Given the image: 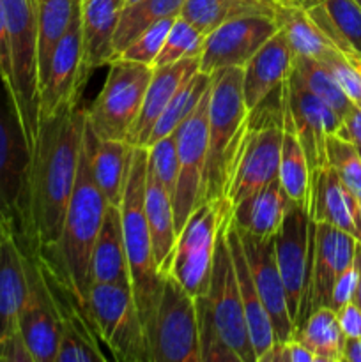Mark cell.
Listing matches in <instances>:
<instances>
[{"mask_svg":"<svg viewBox=\"0 0 361 362\" xmlns=\"http://www.w3.org/2000/svg\"><path fill=\"white\" fill-rule=\"evenodd\" d=\"M336 318L345 338H361V308L354 300L338 308Z\"/></svg>","mask_w":361,"mask_h":362,"instance_id":"cell-47","label":"cell"},{"mask_svg":"<svg viewBox=\"0 0 361 362\" xmlns=\"http://www.w3.org/2000/svg\"><path fill=\"white\" fill-rule=\"evenodd\" d=\"M289 205L276 177L268 186L260 187L257 193L237 204L232 211V219L241 232L269 239L278 233Z\"/></svg>","mask_w":361,"mask_h":362,"instance_id":"cell-30","label":"cell"},{"mask_svg":"<svg viewBox=\"0 0 361 362\" xmlns=\"http://www.w3.org/2000/svg\"><path fill=\"white\" fill-rule=\"evenodd\" d=\"M145 218L151 233L156 267L159 274L166 276L177 239L173 204L168 191L151 173H147L145 179Z\"/></svg>","mask_w":361,"mask_h":362,"instance_id":"cell-31","label":"cell"},{"mask_svg":"<svg viewBox=\"0 0 361 362\" xmlns=\"http://www.w3.org/2000/svg\"><path fill=\"white\" fill-rule=\"evenodd\" d=\"M81 0L76 16L62 35L50 60L48 73L39 88V119L80 105L87 76L81 64Z\"/></svg>","mask_w":361,"mask_h":362,"instance_id":"cell-17","label":"cell"},{"mask_svg":"<svg viewBox=\"0 0 361 362\" xmlns=\"http://www.w3.org/2000/svg\"><path fill=\"white\" fill-rule=\"evenodd\" d=\"M294 339L310 350L315 362H342L345 336L338 325L336 311L331 308L322 306L311 311L294 332Z\"/></svg>","mask_w":361,"mask_h":362,"instance_id":"cell-35","label":"cell"},{"mask_svg":"<svg viewBox=\"0 0 361 362\" xmlns=\"http://www.w3.org/2000/svg\"><path fill=\"white\" fill-rule=\"evenodd\" d=\"M342 362H361V338H345Z\"/></svg>","mask_w":361,"mask_h":362,"instance_id":"cell-50","label":"cell"},{"mask_svg":"<svg viewBox=\"0 0 361 362\" xmlns=\"http://www.w3.org/2000/svg\"><path fill=\"white\" fill-rule=\"evenodd\" d=\"M361 276V244L357 246L356 257L350 262L349 267L342 272V274L336 278L335 285L331 290V299H329V308L331 310H338L343 304L350 303L354 299V293H356L357 283H360Z\"/></svg>","mask_w":361,"mask_h":362,"instance_id":"cell-44","label":"cell"},{"mask_svg":"<svg viewBox=\"0 0 361 362\" xmlns=\"http://www.w3.org/2000/svg\"><path fill=\"white\" fill-rule=\"evenodd\" d=\"M87 310L99 341L117 362H151L149 341L130 283H92Z\"/></svg>","mask_w":361,"mask_h":362,"instance_id":"cell-7","label":"cell"},{"mask_svg":"<svg viewBox=\"0 0 361 362\" xmlns=\"http://www.w3.org/2000/svg\"><path fill=\"white\" fill-rule=\"evenodd\" d=\"M246 127L248 108L243 95V67L216 71L212 73L209 101V144L202 202L225 197L234 159Z\"/></svg>","mask_w":361,"mask_h":362,"instance_id":"cell-4","label":"cell"},{"mask_svg":"<svg viewBox=\"0 0 361 362\" xmlns=\"http://www.w3.org/2000/svg\"><path fill=\"white\" fill-rule=\"evenodd\" d=\"M304 9L350 62L360 59L361 9L356 0H315Z\"/></svg>","mask_w":361,"mask_h":362,"instance_id":"cell-29","label":"cell"},{"mask_svg":"<svg viewBox=\"0 0 361 362\" xmlns=\"http://www.w3.org/2000/svg\"><path fill=\"white\" fill-rule=\"evenodd\" d=\"M30 145L0 81V226L20 237L25 223Z\"/></svg>","mask_w":361,"mask_h":362,"instance_id":"cell-11","label":"cell"},{"mask_svg":"<svg viewBox=\"0 0 361 362\" xmlns=\"http://www.w3.org/2000/svg\"><path fill=\"white\" fill-rule=\"evenodd\" d=\"M360 207H361V198H360Z\"/></svg>","mask_w":361,"mask_h":362,"instance_id":"cell-58","label":"cell"},{"mask_svg":"<svg viewBox=\"0 0 361 362\" xmlns=\"http://www.w3.org/2000/svg\"><path fill=\"white\" fill-rule=\"evenodd\" d=\"M147 341L151 362H200L197 300L170 274L163 281Z\"/></svg>","mask_w":361,"mask_h":362,"instance_id":"cell-9","label":"cell"},{"mask_svg":"<svg viewBox=\"0 0 361 362\" xmlns=\"http://www.w3.org/2000/svg\"><path fill=\"white\" fill-rule=\"evenodd\" d=\"M232 211L227 197L202 202L177 233L166 274L172 276L190 296L200 297L207 293L216 243Z\"/></svg>","mask_w":361,"mask_h":362,"instance_id":"cell-6","label":"cell"},{"mask_svg":"<svg viewBox=\"0 0 361 362\" xmlns=\"http://www.w3.org/2000/svg\"><path fill=\"white\" fill-rule=\"evenodd\" d=\"M353 300L361 308V276H360V283H357V288H356V293H354Z\"/></svg>","mask_w":361,"mask_h":362,"instance_id":"cell-51","label":"cell"},{"mask_svg":"<svg viewBox=\"0 0 361 362\" xmlns=\"http://www.w3.org/2000/svg\"><path fill=\"white\" fill-rule=\"evenodd\" d=\"M260 2H268V4H296V0H260Z\"/></svg>","mask_w":361,"mask_h":362,"instance_id":"cell-52","label":"cell"},{"mask_svg":"<svg viewBox=\"0 0 361 362\" xmlns=\"http://www.w3.org/2000/svg\"><path fill=\"white\" fill-rule=\"evenodd\" d=\"M273 18L285 34L294 55L322 60L333 49H338L299 4H276Z\"/></svg>","mask_w":361,"mask_h":362,"instance_id":"cell-32","label":"cell"},{"mask_svg":"<svg viewBox=\"0 0 361 362\" xmlns=\"http://www.w3.org/2000/svg\"><path fill=\"white\" fill-rule=\"evenodd\" d=\"M145 179H147V147H134L130 175L120 202V219H122L131 292H133L138 317L147 334L161 297L165 276L159 274L152 255L151 233L145 218Z\"/></svg>","mask_w":361,"mask_h":362,"instance_id":"cell-3","label":"cell"},{"mask_svg":"<svg viewBox=\"0 0 361 362\" xmlns=\"http://www.w3.org/2000/svg\"><path fill=\"white\" fill-rule=\"evenodd\" d=\"M294 52L278 28L243 67V95L248 112H253L269 94L282 87L292 69Z\"/></svg>","mask_w":361,"mask_h":362,"instance_id":"cell-22","label":"cell"},{"mask_svg":"<svg viewBox=\"0 0 361 362\" xmlns=\"http://www.w3.org/2000/svg\"><path fill=\"white\" fill-rule=\"evenodd\" d=\"M80 9V0H38V73L39 88L50 60Z\"/></svg>","mask_w":361,"mask_h":362,"instance_id":"cell-36","label":"cell"},{"mask_svg":"<svg viewBox=\"0 0 361 362\" xmlns=\"http://www.w3.org/2000/svg\"><path fill=\"white\" fill-rule=\"evenodd\" d=\"M106 205L108 202L103 197L92 175L88 144L84 134L76 182L67 205L62 232L55 244L38 251L55 278L73 293L74 299L85 310H87L88 288H91L88 269H91L92 247L101 228Z\"/></svg>","mask_w":361,"mask_h":362,"instance_id":"cell-2","label":"cell"},{"mask_svg":"<svg viewBox=\"0 0 361 362\" xmlns=\"http://www.w3.org/2000/svg\"><path fill=\"white\" fill-rule=\"evenodd\" d=\"M314 228L308 209L289 205L282 226L275 235V253L285 288L287 306L294 324V332L308 318L310 300L311 257H314Z\"/></svg>","mask_w":361,"mask_h":362,"instance_id":"cell-10","label":"cell"},{"mask_svg":"<svg viewBox=\"0 0 361 362\" xmlns=\"http://www.w3.org/2000/svg\"><path fill=\"white\" fill-rule=\"evenodd\" d=\"M258 362H315L310 350L304 349L297 339L275 341L271 349L260 357Z\"/></svg>","mask_w":361,"mask_h":362,"instance_id":"cell-45","label":"cell"},{"mask_svg":"<svg viewBox=\"0 0 361 362\" xmlns=\"http://www.w3.org/2000/svg\"><path fill=\"white\" fill-rule=\"evenodd\" d=\"M314 223L336 226L361 244L360 198L340 180L329 165L311 172V194L308 207Z\"/></svg>","mask_w":361,"mask_h":362,"instance_id":"cell-21","label":"cell"},{"mask_svg":"<svg viewBox=\"0 0 361 362\" xmlns=\"http://www.w3.org/2000/svg\"><path fill=\"white\" fill-rule=\"evenodd\" d=\"M2 230H4V228H2V226H0V233H2Z\"/></svg>","mask_w":361,"mask_h":362,"instance_id":"cell-57","label":"cell"},{"mask_svg":"<svg viewBox=\"0 0 361 362\" xmlns=\"http://www.w3.org/2000/svg\"><path fill=\"white\" fill-rule=\"evenodd\" d=\"M87 115L80 105L39 119L30 148L23 232L16 237L38 250L57 243L76 182Z\"/></svg>","mask_w":361,"mask_h":362,"instance_id":"cell-1","label":"cell"},{"mask_svg":"<svg viewBox=\"0 0 361 362\" xmlns=\"http://www.w3.org/2000/svg\"><path fill=\"white\" fill-rule=\"evenodd\" d=\"M292 71L311 94H315L326 105L331 106L342 119L353 108V101L347 98L345 92L340 88L333 74L322 62L310 59V57L294 55Z\"/></svg>","mask_w":361,"mask_h":362,"instance_id":"cell-39","label":"cell"},{"mask_svg":"<svg viewBox=\"0 0 361 362\" xmlns=\"http://www.w3.org/2000/svg\"><path fill=\"white\" fill-rule=\"evenodd\" d=\"M283 122L262 124L248 119L246 133L237 148L225 197L236 207L278 177Z\"/></svg>","mask_w":361,"mask_h":362,"instance_id":"cell-15","label":"cell"},{"mask_svg":"<svg viewBox=\"0 0 361 362\" xmlns=\"http://www.w3.org/2000/svg\"><path fill=\"white\" fill-rule=\"evenodd\" d=\"M227 240H229L230 253H232L234 269H236L237 283H239L241 299H243L244 317H246L248 336H250L251 349H253L257 362L268 352L275 343V331H273L271 317L265 310L264 303L260 299L257 286H255L253 278H251L250 267H248L246 257L243 251V243H241L239 232H237L234 219L230 218L227 225Z\"/></svg>","mask_w":361,"mask_h":362,"instance_id":"cell-25","label":"cell"},{"mask_svg":"<svg viewBox=\"0 0 361 362\" xmlns=\"http://www.w3.org/2000/svg\"><path fill=\"white\" fill-rule=\"evenodd\" d=\"M287 115L299 138L306 154L311 172L328 165L326 159V140L329 134L338 133L342 117L322 99L311 94L299 78L290 69L285 81Z\"/></svg>","mask_w":361,"mask_h":362,"instance_id":"cell-18","label":"cell"},{"mask_svg":"<svg viewBox=\"0 0 361 362\" xmlns=\"http://www.w3.org/2000/svg\"><path fill=\"white\" fill-rule=\"evenodd\" d=\"M184 0H138L131 6H124L113 37V52L115 59L131 41L147 30L156 21L166 18L179 16ZM113 59V60H115Z\"/></svg>","mask_w":361,"mask_h":362,"instance_id":"cell-37","label":"cell"},{"mask_svg":"<svg viewBox=\"0 0 361 362\" xmlns=\"http://www.w3.org/2000/svg\"><path fill=\"white\" fill-rule=\"evenodd\" d=\"M211 83L212 74L202 73V71H197L193 76L188 78V80L180 85L179 90L173 94V98L170 99V103L166 105V108L163 110L159 119L156 120L145 147L154 144L159 138L172 134L173 131L177 129V126H179L183 120H186L188 117H190V113L197 108V105L202 101L205 92L209 90Z\"/></svg>","mask_w":361,"mask_h":362,"instance_id":"cell-38","label":"cell"},{"mask_svg":"<svg viewBox=\"0 0 361 362\" xmlns=\"http://www.w3.org/2000/svg\"><path fill=\"white\" fill-rule=\"evenodd\" d=\"M134 2H138V0H124V6H131Z\"/></svg>","mask_w":361,"mask_h":362,"instance_id":"cell-55","label":"cell"},{"mask_svg":"<svg viewBox=\"0 0 361 362\" xmlns=\"http://www.w3.org/2000/svg\"><path fill=\"white\" fill-rule=\"evenodd\" d=\"M0 81L11 98L13 88V67H11V46L9 34H7L6 14H4L2 4H0Z\"/></svg>","mask_w":361,"mask_h":362,"instance_id":"cell-46","label":"cell"},{"mask_svg":"<svg viewBox=\"0 0 361 362\" xmlns=\"http://www.w3.org/2000/svg\"><path fill=\"white\" fill-rule=\"evenodd\" d=\"M315 0H296V4H299V6H303V7H306V6H310V4H314Z\"/></svg>","mask_w":361,"mask_h":362,"instance_id":"cell-53","label":"cell"},{"mask_svg":"<svg viewBox=\"0 0 361 362\" xmlns=\"http://www.w3.org/2000/svg\"><path fill=\"white\" fill-rule=\"evenodd\" d=\"M356 4L360 6V9H361V0H356Z\"/></svg>","mask_w":361,"mask_h":362,"instance_id":"cell-56","label":"cell"},{"mask_svg":"<svg viewBox=\"0 0 361 362\" xmlns=\"http://www.w3.org/2000/svg\"><path fill=\"white\" fill-rule=\"evenodd\" d=\"M278 180L290 205H299L304 209L310 207L311 170L303 145H301L299 138L290 124L289 115H287V106L285 117H283V141Z\"/></svg>","mask_w":361,"mask_h":362,"instance_id":"cell-33","label":"cell"},{"mask_svg":"<svg viewBox=\"0 0 361 362\" xmlns=\"http://www.w3.org/2000/svg\"><path fill=\"white\" fill-rule=\"evenodd\" d=\"M340 138L350 141V144L356 145L357 148H361V108L360 106L353 105V108L343 115L342 126L338 129Z\"/></svg>","mask_w":361,"mask_h":362,"instance_id":"cell-48","label":"cell"},{"mask_svg":"<svg viewBox=\"0 0 361 362\" xmlns=\"http://www.w3.org/2000/svg\"><path fill=\"white\" fill-rule=\"evenodd\" d=\"M198 66H200V55L188 57L168 66L152 67V76L145 90L140 113L126 138L127 144L133 147H145L156 120L159 119L173 94L179 90L180 85L197 73Z\"/></svg>","mask_w":361,"mask_h":362,"instance_id":"cell-23","label":"cell"},{"mask_svg":"<svg viewBox=\"0 0 361 362\" xmlns=\"http://www.w3.org/2000/svg\"><path fill=\"white\" fill-rule=\"evenodd\" d=\"M124 0H81V64L85 76L115 59L113 37Z\"/></svg>","mask_w":361,"mask_h":362,"instance_id":"cell-24","label":"cell"},{"mask_svg":"<svg viewBox=\"0 0 361 362\" xmlns=\"http://www.w3.org/2000/svg\"><path fill=\"white\" fill-rule=\"evenodd\" d=\"M276 32L278 25L269 14H248L225 21L204 37L198 71L212 74L227 67H244Z\"/></svg>","mask_w":361,"mask_h":362,"instance_id":"cell-16","label":"cell"},{"mask_svg":"<svg viewBox=\"0 0 361 362\" xmlns=\"http://www.w3.org/2000/svg\"><path fill=\"white\" fill-rule=\"evenodd\" d=\"M237 232H239L241 243H243V251L251 278H253L262 303L271 317L275 341H289L294 338V324L289 313V306H287L282 276H280L278 264H276L275 237L262 239V237H253L241 230Z\"/></svg>","mask_w":361,"mask_h":362,"instance_id":"cell-19","label":"cell"},{"mask_svg":"<svg viewBox=\"0 0 361 362\" xmlns=\"http://www.w3.org/2000/svg\"><path fill=\"white\" fill-rule=\"evenodd\" d=\"M0 362H32L20 332L0 341Z\"/></svg>","mask_w":361,"mask_h":362,"instance_id":"cell-49","label":"cell"},{"mask_svg":"<svg viewBox=\"0 0 361 362\" xmlns=\"http://www.w3.org/2000/svg\"><path fill=\"white\" fill-rule=\"evenodd\" d=\"M209 101H211V87L197 108L190 113V117L173 131L177 158H179V175L172 197L177 233L202 202V184H204L209 144Z\"/></svg>","mask_w":361,"mask_h":362,"instance_id":"cell-14","label":"cell"},{"mask_svg":"<svg viewBox=\"0 0 361 362\" xmlns=\"http://www.w3.org/2000/svg\"><path fill=\"white\" fill-rule=\"evenodd\" d=\"M227 225L219 232L218 243H216L207 293L200 297L223 343L236 354L241 362H257L253 349H251L250 336H248L239 283H237L232 253L227 240Z\"/></svg>","mask_w":361,"mask_h":362,"instance_id":"cell-12","label":"cell"},{"mask_svg":"<svg viewBox=\"0 0 361 362\" xmlns=\"http://www.w3.org/2000/svg\"><path fill=\"white\" fill-rule=\"evenodd\" d=\"M357 151H360V154H361V148H357Z\"/></svg>","mask_w":361,"mask_h":362,"instance_id":"cell-59","label":"cell"},{"mask_svg":"<svg viewBox=\"0 0 361 362\" xmlns=\"http://www.w3.org/2000/svg\"><path fill=\"white\" fill-rule=\"evenodd\" d=\"M0 4L11 46V101L32 148L39 129L38 0H0Z\"/></svg>","mask_w":361,"mask_h":362,"instance_id":"cell-5","label":"cell"},{"mask_svg":"<svg viewBox=\"0 0 361 362\" xmlns=\"http://www.w3.org/2000/svg\"><path fill=\"white\" fill-rule=\"evenodd\" d=\"M276 4L260 0H184L179 16L202 35L211 34L225 21L248 14H275Z\"/></svg>","mask_w":361,"mask_h":362,"instance_id":"cell-34","label":"cell"},{"mask_svg":"<svg viewBox=\"0 0 361 362\" xmlns=\"http://www.w3.org/2000/svg\"><path fill=\"white\" fill-rule=\"evenodd\" d=\"M85 138L96 184L108 205H120L134 147L126 140H99L88 124L85 126Z\"/></svg>","mask_w":361,"mask_h":362,"instance_id":"cell-27","label":"cell"},{"mask_svg":"<svg viewBox=\"0 0 361 362\" xmlns=\"http://www.w3.org/2000/svg\"><path fill=\"white\" fill-rule=\"evenodd\" d=\"M92 283H130L126 247H124L120 205H106L101 228L91 255Z\"/></svg>","mask_w":361,"mask_h":362,"instance_id":"cell-28","label":"cell"},{"mask_svg":"<svg viewBox=\"0 0 361 362\" xmlns=\"http://www.w3.org/2000/svg\"><path fill=\"white\" fill-rule=\"evenodd\" d=\"M204 37L195 27H191L186 20L177 16L170 27L168 35H166L163 48L159 55L156 57L154 66H168V64L179 62V60L188 59V57L200 55Z\"/></svg>","mask_w":361,"mask_h":362,"instance_id":"cell-41","label":"cell"},{"mask_svg":"<svg viewBox=\"0 0 361 362\" xmlns=\"http://www.w3.org/2000/svg\"><path fill=\"white\" fill-rule=\"evenodd\" d=\"M176 18H166V20L156 21V23L151 25L147 30L142 32L134 41H131L117 59L131 60V62L145 64V66L151 67L154 66L156 57L161 52L163 42H165L166 35H168L170 32V27H172Z\"/></svg>","mask_w":361,"mask_h":362,"instance_id":"cell-43","label":"cell"},{"mask_svg":"<svg viewBox=\"0 0 361 362\" xmlns=\"http://www.w3.org/2000/svg\"><path fill=\"white\" fill-rule=\"evenodd\" d=\"M357 246L360 243L343 230L326 223H315L310 300H308L310 313L322 306L329 308L333 285L354 260Z\"/></svg>","mask_w":361,"mask_h":362,"instance_id":"cell-20","label":"cell"},{"mask_svg":"<svg viewBox=\"0 0 361 362\" xmlns=\"http://www.w3.org/2000/svg\"><path fill=\"white\" fill-rule=\"evenodd\" d=\"M98 98L85 110L87 124L99 140H126L140 113L152 67L115 59Z\"/></svg>","mask_w":361,"mask_h":362,"instance_id":"cell-8","label":"cell"},{"mask_svg":"<svg viewBox=\"0 0 361 362\" xmlns=\"http://www.w3.org/2000/svg\"><path fill=\"white\" fill-rule=\"evenodd\" d=\"M27 296L23 251L13 232L0 233V341L18 332V317Z\"/></svg>","mask_w":361,"mask_h":362,"instance_id":"cell-26","label":"cell"},{"mask_svg":"<svg viewBox=\"0 0 361 362\" xmlns=\"http://www.w3.org/2000/svg\"><path fill=\"white\" fill-rule=\"evenodd\" d=\"M23 251L27 296L18 317V332L32 362H55L60 339V318L38 247L20 243Z\"/></svg>","mask_w":361,"mask_h":362,"instance_id":"cell-13","label":"cell"},{"mask_svg":"<svg viewBox=\"0 0 361 362\" xmlns=\"http://www.w3.org/2000/svg\"><path fill=\"white\" fill-rule=\"evenodd\" d=\"M326 159L340 180L361 198V154L356 145L338 134H329L326 140Z\"/></svg>","mask_w":361,"mask_h":362,"instance_id":"cell-40","label":"cell"},{"mask_svg":"<svg viewBox=\"0 0 361 362\" xmlns=\"http://www.w3.org/2000/svg\"><path fill=\"white\" fill-rule=\"evenodd\" d=\"M147 173H151L168 191L170 197H173L179 175V158L173 133L159 138L147 147Z\"/></svg>","mask_w":361,"mask_h":362,"instance_id":"cell-42","label":"cell"},{"mask_svg":"<svg viewBox=\"0 0 361 362\" xmlns=\"http://www.w3.org/2000/svg\"><path fill=\"white\" fill-rule=\"evenodd\" d=\"M354 66H356L357 69H360V73H361V57L357 60H354Z\"/></svg>","mask_w":361,"mask_h":362,"instance_id":"cell-54","label":"cell"}]
</instances>
